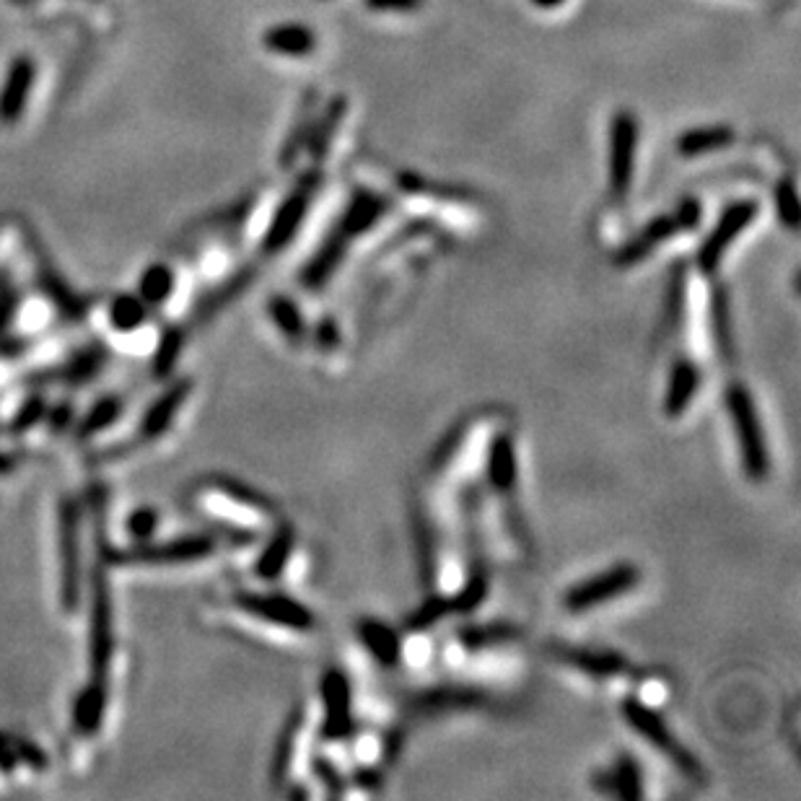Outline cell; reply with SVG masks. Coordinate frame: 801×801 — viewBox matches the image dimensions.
<instances>
[{"label":"cell","instance_id":"31","mask_svg":"<svg viewBox=\"0 0 801 801\" xmlns=\"http://www.w3.org/2000/svg\"><path fill=\"white\" fill-rule=\"evenodd\" d=\"M270 317H273L275 327H278L288 340H301L304 335V317H301L299 306L293 301L283 299V296H275L270 301Z\"/></svg>","mask_w":801,"mask_h":801},{"label":"cell","instance_id":"35","mask_svg":"<svg viewBox=\"0 0 801 801\" xmlns=\"http://www.w3.org/2000/svg\"><path fill=\"white\" fill-rule=\"evenodd\" d=\"M16 472V462H13L11 454L0 452V477H11Z\"/></svg>","mask_w":801,"mask_h":801},{"label":"cell","instance_id":"19","mask_svg":"<svg viewBox=\"0 0 801 801\" xmlns=\"http://www.w3.org/2000/svg\"><path fill=\"white\" fill-rule=\"evenodd\" d=\"M516 444L511 436L498 433L488 444V480L496 493L511 496L516 488Z\"/></svg>","mask_w":801,"mask_h":801},{"label":"cell","instance_id":"34","mask_svg":"<svg viewBox=\"0 0 801 801\" xmlns=\"http://www.w3.org/2000/svg\"><path fill=\"white\" fill-rule=\"evenodd\" d=\"M371 11H415L423 6V0H366Z\"/></svg>","mask_w":801,"mask_h":801},{"label":"cell","instance_id":"7","mask_svg":"<svg viewBox=\"0 0 801 801\" xmlns=\"http://www.w3.org/2000/svg\"><path fill=\"white\" fill-rule=\"evenodd\" d=\"M623 713L625 719H628V724L636 729V732L643 734V739L651 744V747H656V750L662 752V755L669 757V763H674L677 768L682 770V773H687V776H700L698 770V763H695L693 757H690V752L682 750L680 742L672 737V732L667 729V724L662 721V716L654 711V708L649 706V703H641V700H628L623 706Z\"/></svg>","mask_w":801,"mask_h":801},{"label":"cell","instance_id":"16","mask_svg":"<svg viewBox=\"0 0 801 801\" xmlns=\"http://www.w3.org/2000/svg\"><path fill=\"white\" fill-rule=\"evenodd\" d=\"M32 83V60L19 58L16 63H11L6 81H3V89H0V122L3 125H13V122L19 120L26 107V99H29V91H32Z\"/></svg>","mask_w":801,"mask_h":801},{"label":"cell","instance_id":"18","mask_svg":"<svg viewBox=\"0 0 801 801\" xmlns=\"http://www.w3.org/2000/svg\"><path fill=\"white\" fill-rule=\"evenodd\" d=\"M107 706V685L91 680L89 685L78 690L76 700H73V729L83 737H94V734L102 732L104 721H107Z\"/></svg>","mask_w":801,"mask_h":801},{"label":"cell","instance_id":"15","mask_svg":"<svg viewBox=\"0 0 801 801\" xmlns=\"http://www.w3.org/2000/svg\"><path fill=\"white\" fill-rule=\"evenodd\" d=\"M122 415H125V400L122 397H102L99 402H94L89 413L73 423V436L78 439V444H96V441L104 439L107 433H112L120 426Z\"/></svg>","mask_w":801,"mask_h":801},{"label":"cell","instance_id":"23","mask_svg":"<svg viewBox=\"0 0 801 801\" xmlns=\"http://www.w3.org/2000/svg\"><path fill=\"white\" fill-rule=\"evenodd\" d=\"M317 39L312 29L301 24H280L265 34V47L270 52L286 55V58H306L314 50Z\"/></svg>","mask_w":801,"mask_h":801},{"label":"cell","instance_id":"8","mask_svg":"<svg viewBox=\"0 0 801 801\" xmlns=\"http://www.w3.org/2000/svg\"><path fill=\"white\" fill-rule=\"evenodd\" d=\"M641 581V571L633 566H617L612 571L586 579L584 584L573 586L571 592L566 594V607L571 612H586L592 607H602V604L620 599L628 594L630 589H636Z\"/></svg>","mask_w":801,"mask_h":801},{"label":"cell","instance_id":"3","mask_svg":"<svg viewBox=\"0 0 801 801\" xmlns=\"http://www.w3.org/2000/svg\"><path fill=\"white\" fill-rule=\"evenodd\" d=\"M216 550L218 542L208 534H185V537H174V540H153L148 545L122 547L112 558L120 566L174 568L203 563V560L213 558Z\"/></svg>","mask_w":801,"mask_h":801},{"label":"cell","instance_id":"14","mask_svg":"<svg viewBox=\"0 0 801 801\" xmlns=\"http://www.w3.org/2000/svg\"><path fill=\"white\" fill-rule=\"evenodd\" d=\"M314 187H317V179L306 177L304 182L283 200V205H280V210L275 213L273 223H270V231H267L265 236L267 252H278V249H283L288 242H291V236L299 231L306 210H309V203H312Z\"/></svg>","mask_w":801,"mask_h":801},{"label":"cell","instance_id":"17","mask_svg":"<svg viewBox=\"0 0 801 801\" xmlns=\"http://www.w3.org/2000/svg\"><path fill=\"white\" fill-rule=\"evenodd\" d=\"M177 293H179V278H177V270L169 265H151L143 270V275H140L138 280V291H135V296H138L143 304L148 306V309H164V312H174L177 306H174V301H177Z\"/></svg>","mask_w":801,"mask_h":801},{"label":"cell","instance_id":"26","mask_svg":"<svg viewBox=\"0 0 801 801\" xmlns=\"http://www.w3.org/2000/svg\"><path fill=\"white\" fill-rule=\"evenodd\" d=\"M361 641L363 646H366L379 662L387 664V667H395V664L400 662L402 643L387 625L376 623V620H366V623H361Z\"/></svg>","mask_w":801,"mask_h":801},{"label":"cell","instance_id":"13","mask_svg":"<svg viewBox=\"0 0 801 801\" xmlns=\"http://www.w3.org/2000/svg\"><path fill=\"white\" fill-rule=\"evenodd\" d=\"M698 221H700L698 205L685 203L680 210H677V213H674V216L659 218V221H654L651 226H646L636 242H630L628 247L620 252V262H623V265H633L636 260H641V257L649 255L651 249L659 247L662 242H667L669 236L680 234V231H685V229H693Z\"/></svg>","mask_w":801,"mask_h":801},{"label":"cell","instance_id":"27","mask_svg":"<svg viewBox=\"0 0 801 801\" xmlns=\"http://www.w3.org/2000/svg\"><path fill=\"white\" fill-rule=\"evenodd\" d=\"M382 213H384L382 200L374 198V195H358V198L350 203L348 213H345L343 231H340V234H343L345 239L363 234V231H369L371 226H374L376 218L382 216Z\"/></svg>","mask_w":801,"mask_h":801},{"label":"cell","instance_id":"2","mask_svg":"<svg viewBox=\"0 0 801 801\" xmlns=\"http://www.w3.org/2000/svg\"><path fill=\"white\" fill-rule=\"evenodd\" d=\"M58 589L60 607L76 612L83 597V506L65 501L58 514Z\"/></svg>","mask_w":801,"mask_h":801},{"label":"cell","instance_id":"12","mask_svg":"<svg viewBox=\"0 0 801 801\" xmlns=\"http://www.w3.org/2000/svg\"><path fill=\"white\" fill-rule=\"evenodd\" d=\"M190 395H192V382L190 379H185V382L172 384L161 397H156V400L148 405L146 413H143V418H140L138 426L140 444H153V441L164 439L166 433L174 428V423H177L179 413L185 410Z\"/></svg>","mask_w":801,"mask_h":801},{"label":"cell","instance_id":"20","mask_svg":"<svg viewBox=\"0 0 801 801\" xmlns=\"http://www.w3.org/2000/svg\"><path fill=\"white\" fill-rule=\"evenodd\" d=\"M700 389V363L695 361H677L669 374L667 387V415L669 418H680L687 407L693 405L695 395Z\"/></svg>","mask_w":801,"mask_h":801},{"label":"cell","instance_id":"1","mask_svg":"<svg viewBox=\"0 0 801 801\" xmlns=\"http://www.w3.org/2000/svg\"><path fill=\"white\" fill-rule=\"evenodd\" d=\"M190 506L198 516L234 529V534H255L273 519L265 498L229 480H205L190 490Z\"/></svg>","mask_w":801,"mask_h":801},{"label":"cell","instance_id":"4","mask_svg":"<svg viewBox=\"0 0 801 801\" xmlns=\"http://www.w3.org/2000/svg\"><path fill=\"white\" fill-rule=\"evenodd\" d=\"M726 407H729V418H732L734 436L739 441V452H742L744 470L752 480H765L770 470L768 446H765L763 426L757 418L755 402L750 392L742 384H732L729 395H726Z\"/></svg>","mask_w":801,"mask_h":801},{"label":"cell","instance_id":"30","mask_svg":"<svg viewBox=\"0 0 801 801\" xmlns=\"http://www.w3.org/2000/svg\"><path fill=\"white\" fill-rule=\"evenodd\" d=\"M563 662H568L571 667L581 669L586 674H594V677H612V674L623 672L625 664L612 654H592V651H563L560 654Z\"/></svg>","mask_w":801,"mask_h":801},{"label":"cell","instance_id":"11","mask_svg":"<svg viewBox=\"0 0 801 801\" xmlns=\"http://www.w3.org/2000/svg\"><path fill=\"white\" fill-rule=\"evenodd\" d=\"M638 146V122L630 112H620L610 130V187L615 195H625L633 179V159Z\"/></svg>","mask_w":801,"mask_h":801},{"label":"cell","instance_id":"21","mask_svg":"<svg viewBox=\"0 0 801 801\" xmlns=\"http://www.w3.org/2000/svg\"><path fill=\"white\" fill-rule=\"evenodd\" d=\"M325 693V729L330 737H343L350 724V695L343 674L330 672L322 682Z\"/></svg>","mask_w":801,"mask_h":801},{"label":"cell","instance_id":"29","mask_svg":"<svg viewBox=\"0 0 801 801\" xmlns=\"http://www.w3.org/2000/svg\"><path fill=\"white\" fill-rule=\"evenodd\" d=\"M345 242H348V239H345L343 234H337V236H332V239L325 244V247L319 249V255L314 257L312 265L306 267V273H304L306 286L317 288V286H322V283H325L327 278H330L332 270L337 267V262L343 260Z\"/></svg>","mask_w":801,"mask_h":801},{"label":"cell","instance_id":"36","mask_svg":"<svg viewBox=\"0 0 801 801\" xmlns=\"http://www.w3.org/2000/svg\"><path fill=\"white\" fill-rule=\"evenodd\" d=\"M532 3L540 8H555V6H560V3H566V0H532Z\"/></svg>","mask_w":801,"mask_h":801},{"label":"cell","instance_id":"9","mask_svg":"<svg viewBox=\"0 0 801 801\" xmlns=\"http://www.w3.org/2000/svg\"><path fill=\"white\" fill-rule=\"evenodd\" d=\"M757 210L760 208H757V203H752V200L734 203L732 208L724 210V216L719 218L716 229L708 234L706 244H703L698 252L700 270L713 273V270L721 265V260H724V255L729 252V247L734 244V239L750 229V223L757 218Z\"/></svg>","mask_w":801,"mask_h":801},{"label":"cell","instance_id":"28","mask_svg":"<svg viewBox=\"0 0 801 801\" xmlns=\"http://www.w3.org/2000/svg\"><path fill=\"white\" fill-rule=\"evenodd\" d=\"M293 550V534L288 529H280L273 540L267 542L262 550L260 560H257V576L260 579H278L280 571L286 568L288 558Z\"/></svg>","mask_w":801,"mask_h":801},{"label":"cell","instance_id":"5","mask_svg":"<svg viewBox=\"0 0 801 801\" xmlns=\"http://www.w3.org/2000/svg\"><path fill=\"white\" fill-rule=\"evenodd\" d=\"M107 332L112 335L115 345L125 353H140L151 356L156 343H159V330L153 327L151 312L138 296L122 293L107 304Z\"/></svg>","mask_w":801,"mask_h":801},{"label":"cell","instance_id":"25","mask_svg":"<svg viewBox=\"0 0 801 801\" xmlns=\"http://www.w3.org/2000/svg\"><path fill=\"white\" fill-rule=\"evenodd\" d=\"M734 130L729 125H708V128L687 130L680 138L677 148L682 156H700V153L719 151V148L732 146Z\"/></svg>","mask_w":801,"mask_h":801},{"label":"cell","instance_id":"33","mask_svg":"<svg viewBox=\"0 0 801 801\" xmlns=\"http://www.w3.org/2000/svg\"><path fill=\"white\" fill-rule=\"evenodd\" d=\"M778 213H781L786 226L796 229V223H799V203H796V192L791 185H781V190H778Z\"/></svg>","mask_w":801,"mask_h":801},{"label":"cell","instance_id":"10","mask_svg":"<svg viewBox=\"0 0 801 801\" xmlns=\"http://www.w3.org/2000/svg\"><path fill=\"white\" fill-rule=\"evenodd\" d=\"M47 770L50 760L37 744L0 732V783H34V778L45 776Z\"/></svg>","mask_w":801,"mask_h":801},{"label":"cell","instance_id":"24","mask_svg":"<svg viewBox=\"0 0 801 801\" xmlns=\"http://www.w3.org/2000/svg\"><path fill=\"white\" fill-rule=\"evenodd\" d=\"M161 527H164V516H161L159 509H153V506H135L125 516V522H122V534H125L128 547H138L159 540Z\"/></svg>","mask_w":801,"mask_h":801},{"label":"cell","instance_id":"22","mask_svg":"<svg viewBox=\"0 0 801 801\" xmlns=\"http://www.w3.org/2000/svg\"><path fill=\"white\" fill-rule=\"evenodd\" d=\"M309 744H312V732H309V724L306 721H296V724L288 729L286 739H283V747H280V757H278V778H283L280 783H288L291 778H296L301 768H304V760L309 755Z\"/></svg>","mask_w":801,"mask_h":801},{"label":"cell","instance_id":"32","mask_svg":"<svg viewBox=\"0 0 801 801\" xmlns=\"http://www.w3.org/2000/svg\"><path fill=\"white\" fill-rule=\"evenodd\" d=\"M612 778H615V791L620 796H628V799H636V796L643 794L641 789V776H638V768L633 763H630L628 757H623L620 760V765L615 768V773H612Z\"/></svg>","mask_w":801,"mask_h":801},{"label":"cell","instance_id":"6","mask_svg":"<svg viewBox=\"0 0 801 801\" xmlns=\"http://www.w3.org/2000/svg\"><path fill=\"white\" fill-rule=\"evenodd\" d=\"M234 607L239 615L255 620V623L267 625V628L291 630V633H306L314 625L312 612L306 610L304 604L286 594L273 592H239L234 597Z\"/></svg>","mask_w":801,"mask_h":801}]
</instances>
